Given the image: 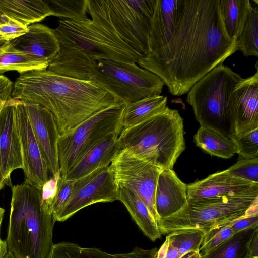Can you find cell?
Instances as JSON below:
<instances>
[{
  "instance_id": "32",
  "label": "cell",
  "mask_w": 258,
  "mask_h": 258,
  "mask_svg": "<svg viewBox=\"0 0 258 258\" xmlns=\"http://www.w3.org/2000/svg\"><path fill=\"white\" fill-rule=\"evenodd\" d=\"M226 170L235 177L258 184V158L238 159Z\"/></svg>"
},
{
  "instance_id": "15",
  "label": "cell",
  "mask_w": 258,
  "mask_h": 258,
  "mask_svg": "<svg viewBox=\"0 0 258 258\" xmlns=\"http://www.w3.org/2000/svg\"><path fill=\"white\" fill-rule=\"evenodd\" d=\"M34 136L49 171L53 176L60 172L58 142L60 137L52 112L37 104L25 103Z\"/></svg>"
},
{
  "instance_id": "23",
  "label": "cell",
  "mask_w": 258,
  "mask_h": 258,
  "mask_svg": "<svg viewBox=\"0 0 258 258\" xmlns=\"http://www.w3.org/2000/svg\"><path fill=\"white\" fill-rule=\"evenodd\" d=\"M0 14L27 26L51 16L45 0H0Z\"/></svg>"
},
{
  "instance_id": "18",
  "label": "cell",
  "mask_w": 258,
  "mask_h": 258,
  "mask_svg": "<svg viewBox=\"0 0 258 258\" xmlns=\"http://www.w3.org/2000/svg\"><path fill=\"white\" fill-rule=\"evenodd\" d=\"M187 202V185L173 169H162L158 178L155 195L158 220L175 214Z\"/></svg>"
},
{
  "instance_id": "45",
  "label": "cell",
  "mask_w": 258,
  "mask_h": 258,
  "mask_svg": "<svg viewBox=\"0 0 258 258\" xmlns=\"http://www.w3.org/2000/svg\"><path fill=\"white\" fill-rule=\"evenodd\" d=\"M5 211V210L4 209L0 207V229H1V224H2V221L3 219V217L4 216ZM0 238H1V237H0Z\"/></svg>"
},
{
  "instance_id": "19",
  "label": "cell",
  "mask_w": 258,
  "mask_h": 258,
  "mask_svg": "<svg viewBox=\"0 0 258 258\" xmlns=\"http://www.w3.org/2000/svg\"><path fill=\"white\" fill-rule=\"evenodd\" d=\"M9 47L49 62L59 49L53 29L38 23L28 26L27 32L10 42Z\"/></svg>"
},
{
  "instance_id": "8",
  "label": "cell",
  "mask_w": 258,
  "mask_h": 258,
  "mask_svg": "<svg viewBox=\"0 0 258 258\" xmlns=\"http://www.w3.org/2000/svg\"><path fill=\"white\" fill-rule=\"evenodd\" d=\"M242 79L231 68L221 64L192 86L187 93L186 101L192 107L200 126L217 131L231 138L228 101Z\"/></svg>"
},
{
  "instance_id": "2",
  "label": "cell",
  "mask_w": 258,
  "mask_h": 258,
  "mask_svg": "<svg viewBox=\"0 0 258 258\" xmlns=\"http://www.w3.org/2000/svg\"><path fill=\"white\" fill-rule=\"evenodd\" d=\"M12 98L24 103L39 104L50 111L60 135L95 113L120 103L90 80L64 76L48 70L20 74L13 84Z\"/></svg>"
},
{
  "instance_id": "36",
  "label": "cell",
  "mask_w": 258,
  "mask_h": 258,
  "mask_svg": "<svg viewBox=\"0 0 258 258\" xmlns=\"http://www.w3.org/2000/svg\"><path fill=\"white\" fill-rule=\"evenodd\" d=\"M28 31V26L9 18L8 22L0 24V42H10Z\"/></svg>"
},
{
  "instance_id": "41",
  "label": "cell",
  "mask_w": 258,
  "mask_h": 258,
  "mask_svg": "<svg viewBox=\"0 0 258 258\" xmlns=\"http://www.w3.org/2000/svg\"><path fill=\"white\" fill-rule=\"evenodd\" d=\"M6 185L10 186L11 187V185L9 184L8 181L4 178V177L3 175L1 161L0 158V191L4 188Z\"/></svg>"
},
{
  "instance_id": "31",
  "label": "cell",
  "mask_w": 258,
  "mask_h": 258,
  "mask_svg": "<svg viewBox=\"0 0 258 258\" xmlns=\"http://www.w3.org/2000/svg\"><path fill=\"white\" fill-rule=\"evenodd\" d=\"M205 233L195 229H181L173 231L166 236V239L176 247L182 257L191 252L199 251Z\"/></svg>"
},
{
  "instance_id": "14",
  "label": "cell",
  "mask_w": 258,
  "mask_h": 258,
  "mask_svg": "<svg viewBox=\"0 0 258 258\" xmlns=\"http://www.w3.org/2000/svg\"><path fill=\"white\" fill-rule=\"evenodd\" d=\"M15 114L21 144L25 181L41 189L52 176L34 136L25 104L18 99L15 104Z\"/></svg>"
},
{
  "instance_id": "21",
  "label": "cell",
  "mask_w": 258,
  "mask_h": 258,
  "mask_svg": "<svg viewBox=\"0 0 258 258\" xmlns=\"http://www.w3.org/2000/svg\"><path fill=\"white\" fill-rule=\"evenodd\" d=\"M156 247L145 249L136 246L128 253L111 254L98 248H86L70 242L52 244L46 258H155Z\"/></svg>"
},
{
  "instance_id": "26",
  "label": "cell",
  "mask_w": 258,
  "mask_h": 258,
  "mask_svg": "<svg viewBox=\"0 0 258 258\" xmlns=\"http://www.w3.org/2000/svg\"><path fill=\"white\" fill-rule=\"evenodd\" d=\"M252 5L249 0H219V9L228 35L237 39L241 33Z\"/></svg>"
},
{
  "instance_id": "33",
  "label": "cell",
  "mask_w": 258,
  "mask_h": 258,
  "mask_svg": "<svg viewBox=\"0 0 258 258\" xmlns=\"http://www.w3.org/2000/svg\"><path fill=\"white\" fill-rule=\"evenodd\" d=\"M234 234L230 223L211 229L205 234L199 249L200 254L203 255L218 246Z\"/></svg>"
},
{
  "instance_id": "11",
  "label": "cell",
  "mask_w": 258,
  "mask_h": 258,
  "mask_svg": "<svg viewBox=\"0 0 258 258\" xmlns=\"http://www.w3.org/2000/svg\"><path fill=\"white\" fill-rule=\"evenodd\" d=\"M109 169L117 185L136 192L148 208L157 223L155 195L162 169L146 161L131 150L122 148L114 158Z\"/></svg>"
},
{
  "instance_id": "13",
  "label": "cell",
  "mask_w": 258,
  "mask_h": 258,
  "mask_svg": "<svg viewBox=\"0 0 258 258\" xmlns=\"http://www.w3.org/2000/svg\"><path fill=\"white\" fill-rule=\"evenodd\" d=\"M257 69L252 76L243 78L230 94L228 112L232 139L258 128Z\"/></svg>"
},
{
  "instance_id": "37",
  "label": "cell",
  "mask_w": 258,
  "mask_h": 258,
  "mask_svg": "<svg viewBox=\"0 0 258 258\" xmlns=\"http://www.w3.org/2000/svg\"><path fill=\"white\" fill-rule=\"evenodd\" d=\"M60 176L59 172L47 181L41 188V200L42 203L51 209V205L55 195L57 182Z\"/></svg>"
},
{
  "instance_id": "39",
  "label": "cell",
  "mask_w": 258,
  "mask_h": 258,
  "mask_svg": "<svg viewBox=\"0 0 258 258\" xmlns=\"http://www.w3.org/2000/svg\"><path fill=\"white\" fill-rule=\"evenodd\" d=\"M13 83L7 77L0 75V106L12 98Z\"/></svg>"
},
{
  "instance_id": "12",
  "label": "cell",
  "mask_w": 258,
  "mask_h": 258,
  "mask_svg": "<svg viewBox=\"0 0 258 258\" xmlns=\"http://www.w3.org/2000/svg\"><path fill=\"white\" fill-rule=\"evenodd\" d=\"M116 200L117 185L109 165L99 168L75 180L73 194L55 221H64L90 205Z\"/></svg>"
},
{
  "instance_id": "27",
  "label": "cell",
  "mask_w": 258,
  "mask_h": 258,
  "mask_svg": "<svg viewBox=\"0 0 258 258\" xmlns=\"http://www.w3.org/2000/svg\"><path fill=\"white\" fill-rule=\"evenodd\" d=\"M258 227L235 233L218 246L201 255L202 258H252L248 247Z\"/></svg>"
},
{
  "instance_id": "28",
  "label": "cell",
  "mask_w": 258,
  "mask_h": 258,
  "mask_svg": "<svg viewBox=\"0 0 258 258\" xmlns=\"http://www.w3.org/2000/svg\"><path fill=\"white\" fill-rule=\"evenodd\" d=\"M49 62L32 57L9 46L0 54V73L15 71L20 74L32 71L47 70Z\"/></svg>"
},
{
  "instance_id": "34",
  "label": "cell",
  "mask_w": 258,
  "mask_h": 258,
  "mask_svg": "<svg viewBox=\"0 0 258 258\" xmlns=\"http://www.w3.org/2000/svg\"><path fill=\"white\" fill-rule=\"evenodd\" d=\"M240 159L258 158V128L233 139Z\"/></svg>"
},
{
  "instance_id": "10",
  "label": "cell",
  "mask_w": 258,
  "mask_h": 258,
  "mask_svg": "<svg viewBox=\"0 0 258 258\" xmlns=\"http://www.w3.org/2000/svg\"><path fill=\"white\" fill-rule=\"evenodd\" d=\"M125 105L117 103L106 108L60 136L58 157L60 176H64L77 161L108 136L120 133Z\"/></svg>"
},
{
  "instance_id": "1",
  "label": "cell",
  "mask_w": 258,
  "mask_h": 258,
  "mask_svg": "<svg viewBox=\"0 0 258 258\" xmlns=\"http://www.w3.org/2000/svg\"><path fill=\"white\" fill-rule=\"evenodd\" d=\"M237 50V39L225 29L219 0H178L173 26L137 64L180 96Z\"/></svg>"
},
{
  "instance_id": "29",
  "label": "cell",
  "mask_w": 258,
  "mask_h": 258,
  "mask_svg": "<svg viewBox=\"0 0 258 258\" xmlns=\"http://www.w3.org/2000/svg\"><path fill=\"white\" fill-rule=\"evenodd\" d=\"M238 50L246 56L258 57V8L256 6L250 10L243 30L237 39Z\"/></svg>"
},
{
  "instance_id": "6",
  "label": "cell",
  "mask_w": 258,
  "mask_h": 258,
  "mask_svg": "<svg viewBox=\"0 0 258 258\" xmlns=\"http://www.w3.org/2000/svg\"><path fill=\"white\" fill-rule=\"evenodd\" d=\"M252 213H258V194L190 199L179 211L158 220L157 224L162 235L186 229H199L205 234Z\"/></svg>"
},
{
  "instance_id": "43",
  "label": "cell",
  "mask_w": 258,
  "mask_h": 258,
  "mask_svg": "<svg viewBox=\"0 0 258 258\" xmlns=\"http://www.w3.org/2000/svg\"><path fill=\"white\" fill-rule=\"evenodd\" d=\"M183 258H202V256L199 251H195L187 254Z\"/></svg>"
},
{
  "instance_id": "7",
  "label": "cell",
  "mask_w": 258,
  "mask_h": 258,
  "mask_svg": "<svg viewBox=\"0 0 258 258\" xmlns=\"http://www.w3.org/2000/svg\"><path fill=\"white\" fill-rule=\"evenodd\" d=\"M155 0H88L93 20L119 37L142 57L149 51L150 21Z\"/></svg>"
},
{
  "instance_id": "47",
  "label": "cell",
  "mask_w": 258,
  "mask_h": 258,
  "mask_svg": "<svg viewBox=\"0 0 258 258\" xmlns=\"http://www.w3.org/2000/svg\"><path fill=\"white\" fill-rule=\"evenodd\" d=\"M3 105H4V104H3ZM3 105H2V106H0V110H1V107H2V106Z\"/></svg>"
},
{
  "instance_id": "42",
  "label": "cell",
  "mask_w": 258,
  "mask_h": 258,
  "mask_svg": "<svg viewBox=\"0 0 258 258\" xmlns=\"http://www.w3.org/2000/svg\"><path fill=\"white\" fill-rule=\"evenodd\" d=\"M7 246L6 240H3L0 238V258L7 251Z\"/></svg>"
},
{
  "instance_id": "46",
  "label": "cell",
  "mask_w": 258,
  "mask_h": 258,
  "mask_svg": "<svg viewBox=\"0 0 258 258\" xmlns=\"http://www.w3.org/2000/svg\"><path fill=\"white\" fill-rule=\"evenodd\" d=\"M9 18H7L5 16L0 14V24L6 23L8 22Z\"/></svg>"
},
{
  "instance_id": "5",
  "label": "cell",
  "mask_w": 258,
  "mask_h": 258,
  "mask_svg": "<svg viewBox=\"0 0 258 258\" xmlns=\"http://www.w3.org/2000/svg\"><path fill=\"white\" fill-rule=\"evenodd\" d=\"M122 148L162 169H173L186 148L183 119L178 110L166 107L161 112L119 135Z\"/></svg>"
},
{
  "instance_id": "40",
  "label": "cell",
  "mask_w": 258,
  "mask_h": 258,
  "mask_svg": "<svg viewBox=\"0 0 258 258\" xmlns=\"http://www.w3.org/2000/svg\"><path fill=\"white\" fill-rule=\"evenodd\" d=\"M250 256L252 258H258V231L252 237L248 247Z\"/></svg>"
},
{
  "instance_id": "30",
  "label": "cell",
  "mask_w": 258,
  "mask_h": 258,
  "mask_svg": "<svg viewBox=\"0 0 258 258\" xmlns=\"http://www.w3.org/2000/svg\"><path fill=\"white\" fill-rule=\"evenodd\" d=\"M51 16L75 21H85L89 19L88 0H45Z\"/></svg>"
},
{
  "instance_id": "17",
  "label": "cell",
  "mask_w": 258,
  "mask_h": 258,
  "mask_svg": "<svg viewBox=\"0 0 258 258\" xmlns=\"http://www.w3.org/2000/svg\"><path fill=\"white\" fill-rule=\"evenodd\" d=\"M258 194V184L230 174L226 170L187 185V200Z\"/></svg>"
},
{
  "instance_id": "44",
  "label": "cell",
  "mask_w": 258,
  "mask_h": 258,
  "mask_svg": "<svg viewBox=\"0 0 258 258\" xmlns=\"http://www.w3.org/2000/svg\"><path fill=\"white\" fill-rule=\"evenodd\" d=\"M2 258H17L12 253L7 250Z\"/></svg>"
},
{
  "instance_id": "4",
  "label": "cell",
  "mask_w": 258,
  "mask_h": 258,
  "mask_svg": "<svg viewBox=\"0 0 258 258\" xmlns=\"http://www.w3.org/2000/svg\"><path fill=\"white\" fill-rule=\"evenodd\" d=\"M11 188L8 251L17 258H46L55 222L51 209L42 203L41 189L26 181Z\"/></svg>"
},
{
  "instance_id": "20",
  "label": "cell",
  "mask_w": 258,
  "mask_h": 258,
  "mask_svg": "<svg viewBox=\"0 0 258 258\" xmlns=\"http://www.w3.org/2000/svg\"><path fill=\"white\" fill-rule=\"evenodd\" d=\"M119 134L114 133L108 136L77 161L64 176L61 177L64 179L75 180L99 168L109 165L122 149Z\"/></svg>"
},
{
  "instance_id": "22",
  "label": "cell",
  "mask_w": 258,
  "mask_h": 258,
  "mask_svg": "<svg viewBox=\"0 0 258 258\" xmlns=\"http://www.w3.org/2000/svg\"><path fill=\"white\" fill-rule=\"evenodd\" d=\"M117 200L121 201L140 230L154 242L162 234L148 208L138 194L132 189L117 185Z\"/></svg>"
},
{
  "instance_id": "38",
  "label": "cell",
  "mask_w": 258,
  "mask_h": 258,
  "mask_svg": "<svg viewBox=\"0 0 258 258\" xmlns=\"http://www.w3.org/2000/svg\"><path fill=\"white\" fill-rule=\"evenodd\" d=\"M234 233L250 228L258 227V213L249 214L230 223Z\"/></svg>"
},
{
  "instance_id": "25",
  "label": "cell",
  "mask_w": 258,
  "mask_h": 258,
  "mask_svg": "<svg viewBox=\"0 0 258 258\" xmlns=\"http://www.w3.org/2000/svg\"><path fill=\"white\" fill-rule=\"evenodd\" d=\"M167 97L161 95L150 96L126 104L122 117V129L127 128L163 111L167 107Z\"/></svg>"
},
{
  "instance_id": "35",
  "label": "cell",
  "mask_w": 258,
  "mask_h": 258,
  "mask_svg": "<svg viewBox=\"0 0 258 258\" xmlns=\"http://www.w3.org/2000/svg\"><path fill=\"white\" fill-rule=\"evenodd\" d=\"M75 180H67L60 176L58 179L55 195L51 205L53 218L55 219L69 201L73 192Z\"/></svg>"
},
{
  "instance_id": "24",
  "label": "cell",
  "mask_w": 258,
  "mask_h": 258,
  "mask_svg": "<svg viewBox=\"0 0 258 258\" xmlns=\"http://www.w3.org/2000/svg\"><path fill=\"white\" fill-rule=\"evenodd\" d=\"M197 146L212 156L229 159L237 154L234 141L211 128L200 126L194 135Z\"/></svg>"
},
{
  "instance_id": "3",
  "label": "cell",
  "mask_w": 258,
  "mask_h": 258,
  "mask_svg": "<svg viewBox=\"0 0 258 258\" xmlns=\"http://www.w3.org/2000/svg\"><path fill=\"white\" fill-rule=\"evenodd\" d=\"M53 31L59 49L47 70L60 75L89 80V70L96 60L136 63L142 58L119 37L89 18L60 19Z\"/></svg>"
},
{
  "instance_id": "9",
  "label": "cell",
  "mask_w": 258,
  "mask_h": 258,
  "mask_svg": "<svg viewBox=\"0 0 258 258\" xmlns=\"http://www.w3.org/2000/svg\"><path fill=\"white\" fill-rule=\"evenodd\" d=\"M89 80L109 92L120 103H132L146 97L160 95L164 83L157 75L128 63L109 59L94 61Z\"/></svg>"
},
{
  "instance_id": "16",
  "label": "cell",
  "mask_w": 258,
  "mask_h": 258,
  "mask_svg": "<svg viewBox=\"0 0 258 258\" xmlns=\"http://www.w3.org/2000/svg\"><path fill=\"white\" fill-rule=\"evenodd\" d=\"M17 99L12 98L0 110V158L4 178L12 186L11 174L23 168L21 144L15 114Z\"/></svg>"
}]
</instances>
